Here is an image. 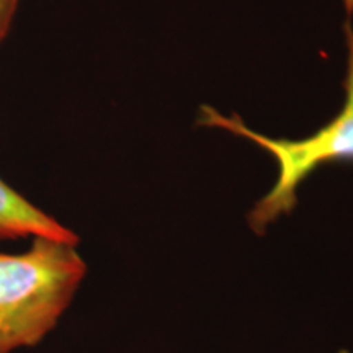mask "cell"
<instances>
[{
    "instance_id": "cell-5",
    "label": "cell",
    "mask_w": 353,
    "mask_h": 353,
    "mask_svg": "<svg viewBox=\"0 0 353 353\" xmlns=\"http://www.w3.org/2000/svg\"><path fill=\"white\" fill-rule=\"evenodd\" d=\"M343 7L348 15V20L353 17V0H342ZM345 38H347V51H348V59L347 63H353V26L350 23H345Z\"/></svg>"
},
{
    "instance_id": "cell-1",
    "label": "cell",
    "mask_w": 353,
    "mask_h": 353,
    "mask_svg": "<svg viewBox=\"0 0 353 353\" xmlns=\"http://www.w3.org/2000/svg\"><path fill=\"white\" fill-rule=\"evenodd\" d=\"M76 245L33 237L26 252H0V353L37 345L56 327L87 273Z\"/></svg>"
},
{
    "instance_id": "cell-3",
    "label": "cell",
    "mask_w": 353,
    "mask_h": 353,
    "mask_svg": "<svg viewBox=\"0 0 353 353\" xmlns=\"http://www.w3.org/2000/svg\"><path fill=\"white\" fill-rule=\"evenodd\" d=\"M48 237L79 244V237L54 218L30 203L0 179V239Z\"/></svg>"
},
{
    "instance_id": "cell-2",
    "label": "cell",
    "mask_w": 353,
    "mask_h": 353,
    "mask_svg": "<svg viewBox=\"0 0 353 353\" xmlns=\"http://www.w3.org/2000/svg\"><path fill=\"white\" fill-rule=\"evenodd\" d=\"M345 103L327 125L303 139L270 138L250 130L241 117H224L218 110L203 105L198 125L219 128L252 141L275 159L276 182L249 213V224L259 236L273 221L290 214L298 203L296 192L304 180L319 167L332 162H353V63H347Z\"/></svg>"
},
{
    "instance_id": "cell-4",
    "label": "cell",
    "mask_w": 353,
    "mask_h": 353,
    "mask_svg": "<svg viewBox=\"0 0 353 353\" xmlns=\"http://www.w3.org/2000/svg\"><path fill=\"white\" fill-rule=\"evenodd\" d=\"M19 2L20 0H0V43L6 39L10 30Z\"/></svg>"
}]
</instances>
